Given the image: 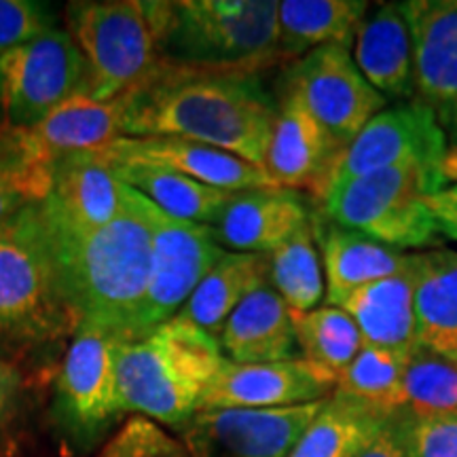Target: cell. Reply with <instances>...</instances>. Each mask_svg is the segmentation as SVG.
<instances>
[{
    "instance_id": "obj_1",
    "label": "cell",
    "mask_w": 457,
    "mask_h": 457,
    "mask_svg": "<svg viewBox=\"0 0 457 457\" xmlns=\"http://www.w3.org/2000/svg\"><path fill=\"white\" fill-rule=\"evenodd\" d=\"M123 96L121 138L176 136L262 168L278 104L259 72L159 62Z\"/></svg>"
},
{
    "instance_id": "obj_2",
    "label": "cell",
    "mask_w": 457,
    "mask_h": 457,
    "mask_svg": "<svg viewBox=\"0 0 457 457\" xmlns=\"http://www.w3.org/2000/svg\"><path fill=\"white\" fill-rule=\"evenodd\" d=\"M45 242L81 322L136 339L153 270L151 202L123 185V208L104 227H74L34 204Z\"/></svg>"
},
{
    "instance_id": "obj_3",
    "label": "cell",
    "mask_w": 457,
    "mask_h": 457,
    "mask_svg": "<svg viewBox=\"0 0 457 457\" xmlns=\"http://www.w3.org/2000/svg\"><path fill=\"white\" fill-rule=\"evenodd\" d=\"M79 327L37 208L26 205L0 222V358L17 367L54 358Z\"/></svg>"
},
{
    "instance_id": "obj_4",
    "label": "cell",
    "mask_w": 457,
    "mask_h": 457,
    "mask_svg": "<svg viewBox=\"0 0 457 457\" xmlns=\"http://www.w3.org/2000/svg\"><path fill=\"white\" fill-rule=\"evenodd\" d=\"M222 360L219 339L180 316L140 339H123L117 384L125 413L180 430L199 411Z\"/></svg>"
},
{
    "instance_id": "obj_5",
    "label": "cell",
    "mask_w": 457,
    "mask_h": 457,
    "mask_svg": "<svg viewBox=\"0 0 457 457\" xmlns=\"http://www.w3.org/2000/svg\"><path fill=\"white\" fill-rule=\"evenodd\" d=\"M170 3L72 0L66 32L85 60L81 94L96 102L119 98L163 62L162 41Z\"/></svg>"
},
{
    "instance_id": "obj_6",
    "label": "cell",
    "mask_w": 457,
    "mask_h": 457,
    "mask_svg": "<svg viewBox=\"0 0 457 457\" xmlns=\"http://www.w3.org/2000/svg\"><path fill=\"white\" fill-rule=\"evenodd\" d=\"M163 60L214 71L261 72L278 54V0L170 3Z\"/></svg>"
},
{
    "instance_id": "obj_7",
    "label": "cell",
    "mask_w": 457,
    "mask_h": 457,
    "mask_svg": "<svg viewBox=\"0 0 457 457\" xmlns=\"http://www.w3.org/2000/svg\"><path fill=\"white\" fill-rule=\"evenodd\" d=\"M447 185L445 171L417 165L370 171L330 188L322 202L324 216L403 253L438 245L441 228L426 195Z\"/></svg>"
},
{
    "instance_id": "obj_8",
    "label": "cell",
    "mask_w": 457,
    "mask_h": 457,
    "mask_svg": "<svg viewBox=\"0 0 457 457\" xmlns=\"http://www.w3.org/2000/svg\"><path fill=\"white\" fill-rule=\"evenodd\" d=\"M128 337L81 322L55 375L54 424L66 447L87 453L123 420L117 352Z\"/></svg>"
},
{
    "instance_id": "obj_9",
    "label": "cell",
    "mask_w": 457,
    "mask_h": 457,
    "mask_svg": "<svg viewBox=\"0 0 457 457\" xmlns=\"http://www.w3.org/2000/svg\"><path fill=\"white\" fill-rule=\"evenodd\" d=\"M85 60L71 34L55 28L0 55V125L30 129L81 94Z\"/></svg>"
},
{
    "instance_id": "obj_10",
    "label": "cell",
    "mask_w": 457,
    "mask_h": 457,
    "mask_svg": "<svg viewBox=\"0 0 457 457\" xmlns=\"http://www.w3.org/2000/svg\"><path fill=\"white\" fill-rule=\"evenodd\" d=\"M284 94L295 96L343 145L360 134L387 100L358 71L352 49L327 45L293 62L282 77Z\"/></svg>"
},
{
    "instance_id": "obj_11",
    "label": "cell",
    "mask_w": 457,
    "mask_h": 457,
    "mask_svg": "<svg viewBox=\"0 0 457 457\" xmlns=\"http://www.w3.org/2000/svg\"><path fill=\"white\" fill-rule=\"evenodd\" d=\"M447 155V131L436 112L417 98L396 102L377 112L347 145L333 187L398 165L443 171Z\"/></svg>"
},
{
    "instance_id": "obj_12",
    "label": "cell",
    "mask_w": 457,
    "mask_h": 457,
    "mask_svg": "<svg viewBox=\"0 0 457 457\" xmlns=\"http://www.w3.org/2000/svg\"><path fill=\"white\" fill-rule=\"evenodd\" d=\"M148 214L153 222V270L136 339L179 316L205 273L225 254L208 225L174 219L153 204Z\"/></svg>"
},
{
    "instance_id": "obj_13",
    "label": "cell",
    "mask_w": 457,
    "mask_h": 457,
    "mask_svg": "<svg viewBox=\"0 0 457 457\" xmlns=\"http://www.w3.org/2000/svg\"><path fill=\"white\" fill-rule=\"evenodd\" d=\"M322 403L199 411L179 430L180 443L191 457H288Z\"/></svg>"
},
{
    "instance_id": "obj_14",
    "label": "cell",
    "mask_w": 457,
    "mask_h": 457,
    "mask_svg": "<svg viewBox=\"0 0 457 457\" xmlns=\"http://www.w3.org/2000/svg\"><path fill=\"white\" fill-rule=\"evenodd\" d=\"M345 148L295 96L282 91L262 170L278 187L324 202Z\"/></svg>"
},
{
    "instance_id": "obj_15",
    "label": "cell",
    "mask_w": 457,
    "mask_h": 457,
    "mask_svg": "<svg viewBox=\"0 0 457 457\" xmlns=\"http://www.w3.org/2000/svg\"><path fill=\"white\" fill-rule=\"evenodd\" d=\"M335 387L333 373L301 356L259 364H239L225 358L205 387L199 411L299 407L327 400Z\"/></svg>"
},
{
    "instance_id": "obj_16",
    "label": "cell",
    "mask_w": 457,
    "mask_h": 457,
    "mask_svg": "<svg viewBox=\"0 0 457 457\" xmlns=\"http://www.w3.org/2000/svg\"><path fill=\"white\" fill-rule=\"evenodd\" d=\"M398 7L413 43L415 98L447 131L457 111V0H407Z\"/></svg>"
},
{
    "instance_id": "obj_17",
    "label": "cell",
    "mask_w": 457,
    "mask_h": 457,
    "mask_svg": "<svg viewBox=\"0 0 457 457\" xmlns=\"http://www.w3.org/2000/svg\"><path fill=\"white\" fill-rule=\"evenodd\" d=\"M106 162H146L174 170L187 179L202 182L227 193L253 191L278 187L265 170L245 159L202 145V142L176 138V136H145V138H117L94 148Z\"/></svg>"
},
{
    "instance_id": "obj_18",
    "label": "cell",
    "mask_w": 457,
    "mask_h": 457,
    "mask_svg": "<svg viewBox=\"0 0 457 457\" xmlns=\"http://www.w3.org/2000/svg\"><path fill=\"white\" fill-rule=\"evenodd\" d=\"M310 220V208L299 191L253 188L233 193L210 231L228 253L270 254Z\"/></svg>"
},
{
    "instance_id": "obj_19",
    "label": "cell",
    "mask_w": 457,
    "mask_h": 457,
    "mask_svg": "<svg viewBox=\"0 0 457 457\" xmlns=\"http://www.w3.org/2000/svg\"><path fill=\"white\" fill-rule=\"evenodd\" d=\"M415 254L409 265L394 276L362 286L343 301L362 335L364 345L379 347L407 358L420 345L415 320Z\"/></svg>"
},
{
    "instance_id": "obj_20",
    "label": "cell",
    "mask_w": 457,
    "mask_h": 457,
    "mask_svg": "<svg viewBox=\"0 0 457 457\" xmlns=\"http://www.w3.org/2000/svg\"><path fill=\"white\" fill-rule=\"evenodd\" d=\"M38 204L74 227L98 228L121 212L123 182L91 151L66 153L55 159L51 191Z\"/></svg>"
},
{
    "instance_id": "obj_21",
    "label": "cell",
    "mask_w": 457,
    "mask_h": 457,
    "mask_svg": "<svg viewBox=\"0 0 457 457\" xmlns=\"http://www.w3.org/2000/svg\"><path fill=\"white\" fill-rule=\"evenodd\" d=\"M352 57L362 77L387 100L415 98L413 43L398 3H384L360 24Z\"/></svg>"
},
{
    "instance_id": "obj_22",
    "label": "cell",
    "mask_w": 457,
    "mask_h": 457,
    "mask_svg": "<svg viewBox=\"0 0 457 457\" xmlns=\"http://www.w3.org/2000/svg\"><path fill=\"white\" fill-rule=\"evenodd\" d=\"M219 345L222 356L239 364L299 358L293 310L271 284L262 286L228 316L219 335Z\"/></svg>"
},
{
    "instance_id": "obj_23",
    "label": "cell",
    "mask_w": 457,
    "mask_h": 457,
    "mask_svg": "<svg viewBox=\"0 0 457 457\" xmlns=\"http://www.w3.org/2000/svg\"><path fill=\"white\" fill-rule=\"evenodd\" d=\"M312 220L316 227L320 256H322L328 305L341 307L353 290L381 278L394 276L409 265V253L390 248L330 220L322 227L318 216H313Z\"/></svg>"
},
{
    "instance_id": "obj_24",
    "label": "cell",
    "mask_w": 457,
    "mask_h": 457,
    "mask_svg": "<svg viewBox=\"0 0 457 457\" xmlns=\"http://www.w3.org/2000/svg\"><path fill=\"white\" fill-rule=\"evenodd\" d=\"M415 270L417 341L457 364V250L415 253Z\"/></svg>"
},
{
    "instance_id": "obj_25",
    "label": "cell",
    "mask_w": 457,
    "mask_h": 457,
    "mask_svg": "<svg viewBox=\"0 0 457 457\" xmlns=\"http://www.w3.org/2000/svg\"><path fill=\"white\" fill-rule=\"evenodd\" d=\"M369 7L364 0H282L278 3L279 57L299 60L327 45L352 49Z\"/></svg>"
},
{
    "instance_id": "obj_26",
    "label": "cell",
    "mask_w": 457,
    "mask_h": 457,
    "mask_svg": "<svg viewBox=\"0 0 457 457\" xmlns=\"http://www.w3.org/2000/svg\"><path fill=\"white\" fill-rule=\"evenodd\" d=\"M267 284H270L267 254L225 250V254L214 262L212 270L205 273V278L188 296L179 316L219 339L222 327L239 303Z\"/></svg>"
},
{
    "instance_id": "obj_27",
    "label": "cell",
    "mask_w": 457,
    "mask_h": 457,
    "mask_svg": "<svg viewBox=\"0 0 457 457\" xmlns=\"http://www.w3.org/2000/svg\"><path fill=\"white\" fill-rule=\"evenodd\" d=\"M100 162L111 170L114 179L145 195L162 212L180 220L199 222V225L208 227L214 225V220L219 219V214L225 210L227 202L233 195V193L202 185V182L187 179L179 171L155 163L106 162V159H100Z\"/></svg>"
},
{
    "instance_id": "obj_28",
    "label": "cell",
    "mask_w": 457,
    "mask_h": 457,
    "mask_svg": "<svg viewBox=\"0 0 457 457\" xmlns=\"http://www.w3.org/2000/svg\"><path fill=\"white\" fill-rule=\"evenodd\" d=\"M390 420L392 415L333 392L290 449L288 457H356Z\"/></svg>"
},
{
    "instance_id": "obj_29",
    "label": "cell",
    "mask_w": 457,
    "mask_h": 457,
    "mask_svg": "<svg viewBox=\"0 0 457 457\" xmlns=\"http://www.w3.org/2000/svg\"><path fill=\"white\" fill-rule=\"evenodd\" d=\"M123 96L108 102H96L83 94L72 96L41 123L30 128L43 151L57 159L74 151H94L121 138Z\"/></svg>"
},
{
    "instance_id": "obj_30",
    "label": "cell",
    "mask_w": 457,
    "mask_h": 457,
    "mask_svg": "<svg viewBox=\"0 0 457 457\" xmlns=\"http://www.w3.org/2000/svg\"><path fill=\"white\" fill-rule=\"evenodd\" d=\"M54 163L30 129L0 125V222L49 195Z\"/></svg>"
},
{
    "instance_id": "obj_31",
    "label": "cell",
    "mask_w": 457,
    "mask_h": 457,
    "mask_svg": "<svg viewBox=\"0 0 457 457\" xmlns=\"http://www.w3.org/2000/svg\"><path fill=\"white\" fill-rule=\"evenodd\" d=\"M270 261V284L293 312H310L320 307L327 295L322 256H320L313 220L303 225L293 237L286 239Z\"/></svg>"
},
{
    "instance_id": "obj_32",
    "label": "cell",
    "mask_w": 457,
    "mask_h": 457,
    "mask_svg": "<svg viewBox=\"0 0 457 457\" xmlns=\"http://www.w3.org/2000/svg\"><path fill=\"white\" fill-rule=\"evenodd\" d=\"M293 324L301 358L337 379L364 347L356 322L341 307L320 305L310 312H293Z\"/></svg>"
},
{
    "instance_id": "obj_33",
    "label": "cell",
    "mask_w": 457,
    "mask_h": 457,
    "mask_svg": "<svg viewBox=\"0 0 457 457\" xmlns=\"http://www.w3.org/2000/svg\"><path fill=\"white\" fill-rule=\"evenodd\" d=\"M403 367L404 358L398 353L364 345L339 375L335 392L396 415L403 409Z\"/></svg>"
},
{
    "instance_id": "obj_34",
    "label": "cell",
    "mask_w": 457,
    "mask_h": 457,
    "mask_svg": "<svg viewBox=\"0 0 457 457\" xmlns=\"http://www.w3.org/2000/svg\"><path fill=\"white\" fill-rule=\"evenodd\" d=\"M400 411L417 415L457 413V364L417 345L404 358Z\"/></svg>"
},
{
    "instance_id": "obj_35",
    "label": "cell",
    "mask_w": 457,
    "mask_h": 457,
    "mask_svg": "<svg viewBox=\"0 0 457 457\" xmlns=\"http://www.w3.org/2000/svg\"><path fill=\"white\" fill-rule=\"evenodd\" d=\"M392 424L407 457H457V413L398 411L392 415Z\"/></svg>"
},
{
    "instance_id": "obj_36",
    "label": "cell",
    "mask_w": 457,
    "mask_h": 457,
    "mask_svg": "<svg viewBox=\"0 0 457 457\" xmlns=\"http://www.w3.org/2000/svg\"><path fill=\"white\" fill-rule=\"evenodd\" d=\"M96 457H191L180 438H174L157 421L131 415L112 436H108Z\"/></svg>"
},
{
    "instance_id": "obj_37",
    "label": "cell",
    "mask_w": 457,
    "mask_h": 457,
    "mask_svg": "<svg viewBox=\"0 0 457 457\" xmlns=\"http://www.w3.org/2000/svg\"><path fill=\"white\" fill-rule=\"evenodd\" d=\"M54 9L37 0H0V55L55 30Z\"/></svg>"
},
{
    "instance_id": "obj_38",
    "label": "cell",
    "mask_w": 457,
    "mask_h": 457,
    "mask_svg": "<svg viewBox=\"0 0 457 457\" xmlns=\"http://www.w3.org/2000/svg\"><path fill=\"white\" fill-rule=\"evenodd\" d=\"M24 411V375L17 364L0 358V451L4 449Z\"/></svg>"
},
{
    "instance_id": "obj_39",
    "label": "cell",
    "mask_w": 457,
    "mask_h": 457,
    "mask_svg": "<svg viewBox=\"0 0 457 457\" xmlns=\"http://www.w3.org/2000/svg\"><path fill=\"white\" fill-rule=\"evenodd\" d=\"M426 205L441 228V236L457 242V182H449L441 191L426 195Z\"/></svg>"
},
{
    "instance_id": "obj_40",
    "label": "cell",
    "mask_w": 457,
    "mask_h": 457,
    "mask_svg": "<svg viewBox=\"0 0 457 457\" xmlns=\"http://www.w3.org/2000/svg\"><path fill=\"white\" fill-rule=\"evenodd\" d=\"M356 457H407L403 451V445H400V438L392 420Z\"/></svg>"
},
{
    "instance_id": "obj_41",
    "label": "cell",
    "mask_w": 457,
    "mask_h": 457,
    "mask_svg": "<svg viewBox=\"0 0 457 457\" xmlns=\"http://www.w3.org/2000/svg\"><path fill=\"white\" fill-rule=\"evenodd\" d=\"M443 171H445V179H447V182H457V146L449 148V155H447V159H445Z\"/></svg>"
},
{
    "instance_id": "obj_42",
    "label": "cell",
    "mask_w": 457,
    "mask_h": 457,
    "mask_svg": "<svg viewBox=\"0 0 457 457\" xmlns=\"http://www.w3.org/2000/svg\"><path fill=\"white\" fill-rule=\"evenodd\" d=\"M455 131V136H457V111H455V119H453V128H451Z\"/></svg>"
}]
</instances>
